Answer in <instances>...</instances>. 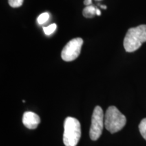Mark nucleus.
Instances as JSON below:
<instances>
[{
    "mask_svg": "<svg viewBox=\"0 0 146 146\" xmlns=\"http://www.w3.org/2000/svg\"><path fill=\"white\" fill-rule=\"evenodd\" d=\"M144 42H146V25H142L127 31L123 45L126 52H133L137 50Z\"/></svg>",
    "mask_w": 146,
    "mask_h": 146,
    "instance_id": "obj_1",
    "label": "nucleus"
},
{
    "mask_svg": "<svg viewBox=\"0 0 146 146\" xmlns=\"http://www.w3.org/2000/svg\"><path fill=\"white\" fill-rule=\"evenodd\" d=\"M63 141L65 146H76L81 135L79 121L73 117H67L64 125Z\"/></svg>",
    "mask_w": 146,
    "mask_h": 146,
    "instance_id": "obj_2",
    "label": "nucleus"
},
{
    "mask_svg": "<svg viewBox=\"0 0 146 146\" xmlns=\"http://www.w3.org/2000/svg\"><path fill=\"white\" fill-rule=\"evenodd\" d=\"M127 123V118L115 106H110L104 116V126L111 133L121 130Z\"/></svg>",
    "mask_w": 146,
    "mask_h": 146,
    "instance_id": "obj_3",
    "label": "nucleus"
},
{
    "mask_svg": "<svg viewBox=\"0 0 146 146\" xmlns=\"http://www.w3.org/2000/svg\"><path fill=\"white\" fill-rule=\"evenodd\" d=\"M104 125V115L103 110L100 106H96L94 110L91 125L89 131L90 138L93 141H96L101 136L102 130Z\"/></svg>",
    "mask_w": 146,
    "mask_h": 146,
    "instance_id": "obj_4",
    "label": "nucleus"
},
{
    "mask_svg": "<svg viewBox=\"0 0 146 146\" xmlns=\"http://www.w3.org/2000/svg\"><path fill=\"white\" fill-rule=\"evenodd\" d=\"M83 40L80 37L74 38L66 43L61 53V57L66 62H71L76 59L81 53Z\"/></svg>",
    "mask_w": 146,
    "mask_h": 146,
    "instance_id": "obj_5",
    "label": "nucleus"
},
{
    "mask_svg": "<svg viewBox=\"0 0 146 146\" xmlns=\"http://www.w3.org/2000/svg\"><path fill=\"white\" fill-rule=\"evenodd\" d=\"M41 119L37 114L33 112H25L23 116V123L27 129H35L39 125Z\"/></svg>",
    "mask_w": 146,
    "mask_h": 146,
    "instance_id": "obj_6",
    "label": "nucleus"
},
{
    "mask_svg": "<svg viewBox=\"0 0 146 146\" xmlns=\"http://www.w3.org/2000/svg\"><path fill=\"white\" fill-rule=\"evenodd\" d=\"M83 14L85 18H91L96 15V8L94 5H88L83 9Z\"/></svg>",
    "mask_w": 146,
    "mask_h": 146,
    "instance_id": "obj_7",
    "label": "nucleus"
},
{
    "mask_svg": "<svg viewBox=\"0 0 146 146\" xmlns=\"http://www.w3.org/2000/svg\"><path fill=\"white\" fill-rule=\"evenodd\" d=\"M139 129L142 137L146 140V118H143L141 121L139 125Z\"/></svg>",
    "mask_w": 146,
    "mask_h": 146,
    "instance_id": "obj_8",
    "label": "nucleus"
},
{
    "mask_svg": "<svg viewBox=\"0 0 146 146\" xmlns=\"http://www.w3.org/2000/svg\"><path fill=\"white\" fill-rule=\"evenodd\" d=\"M50 18V14L47 12H44V13L40 14L37 18V22L39 25H43L49 20Z\"/></svg>",
    "mask_w": 146,
    "mask_h": 146,
    "instance_id": "obj_9",
    "label": "nucleus"
},
{
    "mask_svg": "<svg viewBox=\"0 0 146 146\" xmlns=\"http://www.w3.org/2000/svg\"><path fill=\"white\" fill-rule=\"evenodd\" d=\"M56 28H57V25L56 24H52L50 26L43 27V31L47 35H50L51 34H52L56 31Z\"/></svg>",
    "mask_w": 146,
    "mask_h": 146,
    "instance_id": "obj_10",
    "label": "nucleus"
},
{
    "mask_svg": "<svg viewBox=\"0 0 146 146\" xmlns=\"http://www.w3.org/2000/svg\"><path fill=\"white\" fill-rule=\"evenodd\" d=\"M24 0H8L9 4L12 8H18L23 5Z\"/></svg>",
    "mask_w": 146,
    "mask_h": 146,
    "instance_id": "obj_11",
    "label": "nucleus"
},
{
    "mask_svg": "<svg viewBox=\"0 0 146 146\" xmlns=\"http://www.w3.org/2000/svg\"><path fill=\"white\" fill-rule=\"evenodd\" d=\"M91 3H92V0H84V4L87 6L91 5Z\"/></svg>",
    "mask_w": 146,
    "mask_h": 146,
    "instance_id": "obj_12",
    "label": "nucleus"
},
{
    "mask_svg": "<svg viewBox=\"0 0 146 146\" xmlns=\"http://www.w3.org/2000/svg\"><path fill=\"white\" fill-rule=\"evenodd\" d=\"M96 15H98V16L101 15V11H100L99 9H98V8H96Z\"/></svg>",
    "mask_w": 146,
    "mask_h": 146,
    "instance_id": "obj_13",
    "label": "nucleus"
},
{
    "mask_svg": "<svg viewBox=\"0 0 146 146\" xmlns=\"http://www.w3.org/2000/svg\"><path fill=\"white\" fill-rule=\"evenodd\" d=\"M98 6H100V7H101L102 8H103V9H106V8H107V7L106 6V5H100V4H98Z\"/></svg>",
    "mask_w": 146,
    "mask_h": 146,
    "instance_id": "obj_14",
    "label": "nucleus"
},
{
    "mask_svg": "<svg viewBox=\"0 0 146 146\" xmlns=\"http://www.w3.org/2000/svg\"><path fill=\"white\" fill-rule=\"evenodd\" d=\"M96 1H102V0H96Z\"/></svg>",
    "mask_w": 146,
    "mask_h": 146,
    "instance_id": "obj_15",
    "label": "nucleus"
}]
</instances>
